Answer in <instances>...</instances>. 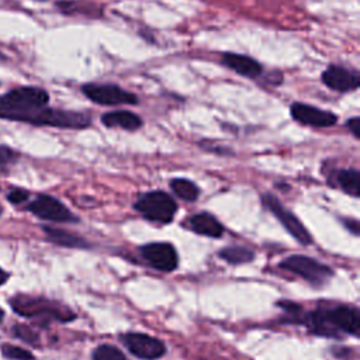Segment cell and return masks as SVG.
<instances>
[{
    "instance_id": "3957f363",
    "label": "cell",
    "mask_w": 360,
    "mask_h": 360,
    "mask_svg": "<svg viewBox=\"0 0 360 360\" xmlns=\"http://www.w3.org/2000/svg\"><path fill=\"white\" fill-rule=\"evenodd\" d=\"M10 305L15 314L24 318L38 319L44 325L51 321L69 322L76 316L70 308L45 297L17 294L10 300Z\"/></svg>"
},
{
    "instance_id": "7c38bea8",
    "label": "cell",
    "mask_w": 360,
    "mask_h": 360,
    "mask_svg": "<svg viewBox=\"0 0 360 360\" xmlns=\"http://www.w3.org/2000/svg\"><path fill=\"white\" fill-rule=\"evenodd\" d=\"M290 112L295 121L308 127L326 128L335 125L338 121V117L333 112L302 103H294L290 107Z\"/></svg>"
},
{
    "instance_id": "cb8c5ba5",
    "label": "cell",
    "mask_w": 360,
    "mask_h": 360,
    "mask_svg": "<svg viewBox=\"0 0 360 360\" xmlns=\"http://www.w3.org/2000/svg\"><path fill=\"white\" fill-rule=\"evenodd\" d=\"M17 159V155L13 149L8 146L0 145V167H6L7 165H11Z\"/></svg>"
},
{
    "instance_id": "4dcf8cb0",
    "label": "cell",
    "mask_w": 360,
    "mask_h": 360,
    "mask_svg": "<svg viewBox=\"0 0 360 360\" xmlns=\"http://www.w3.org/2000/svg\"><path fill=\"white\" fill-rule=\"evenodd\" d=\"M39 1H45V0H39Z\"/></svg>"
},
{
    "instance_id": "5b68a950",
    "label": "cell",
    "mask_w": 360,
    "mask_h": 360,
    "mask_svg": "<svg viewBox=\"0 0 360 360\" xmlns=\"http://www.w3.org/2000/svg\"><path fill=\"white\" fill-rule=\"evenodd\" d=\"M278 267L302 277L305 281L315 287L323 285L333 276V270L329 266L302 255H292L285 257L280 262Z\"/></svg>"
},
{
    "instance_id": "9c48e42d",
    "label": "cell",
    "mask_w": 360,
    "mask_h": 360,
    "mask_svg": "<svg viewBox=\"0 0 360 360\" xmlns=\"http://www.w3.org/2000/svg\"><path fill=\"white\" fill-rule=\"evenodd\" d=\"M143 260L156 270L173 271L179 266V256L174 246L169 242H150L139 249Z\"/></svg>"
},
{
    "instance_id": "8992f818",
    "label": "cell",
    "mask_w": 360,
    "mask_h": 360,
    "mask_svg": "<svg viewBox=\"0 0 360 360\" xmlns=\"http://www.w3.org/2000/svg\"><path fill=\"white\" fill-rule=\"evenodd\" d=\"M263 205L278 219V222L287 229V232L301 245H311L312 238L304 224L297 218L295 214L288 211L273 194H263L262 197Z\"/></svg>"
},
{
    "instance_id": "7402d4cb",
    "label": "cell",
    "mask_w": 360,
    "mask_h": 360,
    "mask_svg": "<svg viewBox=\"0 0 360 360\" xmlns=\"http://www.w3.org/2000/svg\"><path fill=\"white\" fill-rule=\"evenodd\" d=\"M0 349H1V354L10 360H34L35 359L30 350L22 349L20 346L10 345V343L1 345Z\"/></svg>"
},
{
    "instance_id": "5bb4252c",
    "label": "cell",
    "mask_w": 360,
    "mask_h": 360,
    "mask_svg": "<svg viewBox=\"0 0 360 360\" xmlns=\"http://www.w3.org/2000/svg\"><path fill=\"white\" fill-rule=\"evenodd\" d=\"M186 225L190 231L208 238H221L224 233V226L221 222L208 212H198L188 217Z\"/></svg>"
},
{
    "instance_id": "603a6c76",
    "label": "cell",
    "mask_w": 360,
    "mask_h": 360,
    "mask_svg": "<svg viewBox=\"0 0 360 360\" xmlns=\"http://www.w3.org/2000/svg\"><path fill=\"white\" fill-rule=\"evenodd\" d=\"M13 332H14V335H15L18 339H21L22 342H27V343H30V345H35V346H37L38 342H39L38 333H37L35 330H32L31 328H28L27 325L17 323V325H14Z\"/></svg>"
},
{
    "instance_id": "2e32d148",
    "label": "cell",
    "mask_w": 360,
    "mask_h": 360,
    "mask_svg": "<svg viewBox=\"0 0 360 360\" xmlns=\"http://www.w3.org/2000/svg\"><path fill=\"white\" fill-rule=\"evenodd\" d=\"M329 183L333 187H339L352 197L360 195V173L357 169H338L329 176Z\"/></svg>"
},
{
    "instance_id": "52a82bcc",
    "label": "cell",
    "mask_w": 360,
    "mask_h": 360,
    "mask_svg": "<svg viewBox=\"0 0 360 360\" xmlns=\"http://www.w3.org/2000/svg\"><path fill=\"white\" fill-rule=\"evenodd\" d=\"M27 210L39 219L52 222H77V217L55 197L39 194L28 205Z\"/></svg>"
},
{
    "instance_id": "ba28073f",
    "label": "cell",
    "mask_w": 360,
    "mask_h": 360,
    "mask_svg": "<svg viewBox=\"0 0 360 360\" xmlns=\"http://www.w3.org/2000/svg\"><path fill=\"white\" fill-rule=\"evenodd\" d=\"M83 94L91 101L103 105L136 104L138 97L115 84H96L87 83L82 87Z\"/></svg>"
},
{
    "instance_id": "7a4b0ae2",
    "label": "cell",
    "mask_w": 360,
    "mask_h": 360,
    "mask_svg": "<svg viewBox=\"0 0 360 360\" xmlns=\"http://www.w3.org/2000/svg\"><path fill=\"white\" fill-rule=\"evenodd\" d=\"M49 94L35 86H22L0 96V118L34 125L38 114L46 107Z\"/></svg>"
},
{
    "instance_id": "d4e9b609",
    "label": "cell",
    "mask_w": 360,
    "mask_h": 360,
    "mask_svg": "<svg viewBox=\"0 0 360 360\" xmlns=\"http://www.w3.org/2000/svg\"><path fill=\"white\" fill-rule=\"evenodd\" d=\"M30 197V194L25 191V190H21V188H14L11 190L8 194H7V200L11 202V204H15V205H20L22 204L24 201H27Z\"/></svg>"
},
{
    "instance_id": "4316f807",
    "label": "cell",
    "mask_w": 360,
    "mask_h": 360,
    "mask_svg": "<svg viewBox=\"0 0 360 360\" xmlns=\"http://www.w3.org/2000/svg\"><path fill=\"white\" fill-rule=\"evenodd\" d=\"M343 224H345V226H346L353 235H359L360 225H359V221H357V219H354V218H345V219H343Z\"/></svg>"
},
{
    "instance_id": "9a60e30c",
    "label": "cell",
    "mask_w": 360,
    "mask_h": 360,
    "mask_svg": "<svg viewBox=\"0 0 360 360\" xmlns=\"http://www.w3.org/2000/svg\"><path fill=\"white\" fill-rule=\"evenodd\" d=\"M222 63L245 77L256 79L262 73V65L246 55L226 52L222 55Z\"/></svg>"
},
{
    "instance_id": "ffe728a7",
    "label": "cell",
    "mask_w": 360,
    "mask_h": 360,
    "mask_svg": "<svg viewBox=\"0 0 360 360\" xmlns=\"http://www.w3.org/2000/svg\"><path fill=\"white\" fill-rule=\"evenodd\" d=\"M170 187L173 193L184 201H195L200 194V188L195 186V183H193L188 179H173L170 181Z\"/></svg>"
},
{
    "instance_id": "484cf974",
    "label": "cell",
    "mask_w": 360,
    "mask_h": 360,
    "mask_svg": "<svg viewBox=\"0 0 360 360\" xmlns=\"http://www.w3.org/2000/svg\"><path fill=\"white\" fill-rule=\"evenodd\" d=\"M346 127L350 129V132L353 134V136H354L356 139L360 138V120H359V117L350 118V120L346 122Z\"/></svg>"
},
{
    "instance_id": "44dd1931",
    "label": "cell",
    "mask_w": 360,
    "mask_h": 360,
    "mask_svg": "<svg viewBox=\"0 0 360 360\" xmlns=\"http://www.w3.org/2000/svg\"><path fill=\"white\" fill-rule=\"evenodd\" d=\"M91 360H125V354L118 347L104 343L94 349Z\"/></svg>"
},
{
    "instance_id": "4fadbf2b",
    "label": "cell",
    "mask_w": 360,
    "mask_h": 360,
    "mask_svg": "<svg viewBox=\"0 0 360 360\" xmlns=\"http://www.w3.org/2000/svg\"><path fill=\"white\" fill-rule=\"evenodd\" d=\"M322 83L335 91L346 93L359 87L360 75L356 70H350L338 65H330L322 73Z\"/></svg>"
},
{
    "instance_id": "ac0fdd59",
    "label": "cell",
    "mask_w": 360,
    "mask_h": 360,
    "mask_svg": "<svg viewBox=\"0 0 360 360\" xmlns=\"http://www.w3.org/2000/svg\"><path fill=\"white\" fill-rule=\"evenodd\" d=\"M101 122L108 128H122L127 131H135L142 127L139 115L131 111H110L101 117Z\"/></svg>"
},
{
    "instance_id": "e0dca14e",
    "label": "cell",
    "mask_w": 360,
    "mask_h": 360,
    "mask_svg": "<svg viewBox=\"0 0 360 360\" xmlns=\"http://www.w3.org/2000/svg\"><path fill=\"white\" fill-rule=\"evenodd\" d=\"M42 231L46 235L48 240L55 243V245H59V246H63V248H75V249H87V248H90V243L84 238H82L76 233L68 232L65 229H59V228L45 225V226H42Z\"/></svg>"
},
{
    "instance_id": "8fae6325",
    "label": "cell",
    "mask_w": 360,
    "mask_h": 360,
    "mask_svg": "<svg viewBox=\"0 0 360 360\" xmlns=\"http://www.w3.org/2000/svg\"><path fill=\"white\" fill-rule=\"evenodd\" d=\"M91 118L84 112L66 111L45 107L34 121V125H49L58 128H75L82 129L89 127Z\"/></svg>"
},
{
    "instance_id": "30bf717a",
    "label": "cell",
    "mask_w": 360,
    "mask_h": 360,
    "mask_svg": "<svg viewBox=\"0 0 360 360\" xmlns=\"http://www.w3.org/2000/svg\"><path fill=\"white\" fill-rule=\"evenodd\" d=\"M120 339L134 356L143 360H155L166 353L165 343L146 333L128 332L121 335Z\"/></svg>"
},
{
    "instance_id": "6da1fadb",
    "label": "cell",
    "mask_w": 360,
    "mask_h": 360,
    "mask_svg": "<svg viewBox=\"0 0 360 360\" xmlns=\"http://www.w3.org/2000/svg\"><path fill=\"white\" fill-rule=\"evenodd\" d=\"M291 322L305 325L312 333L325 338H339L340 332L359 336L360 314L356 307L336 305L332 308H318L301 315V308L290 314Z\"/></svg>"
},
{
    "instance_id": "277c9868",
    "label": "cell",
    "mask_w": 360,
    "mask_h": 360,
    "mask_svg": "<svg viewBox=\"0 0 360 360\" xmlns=\"http://www.w3.org/2000/svg\"><path fill=\"white\" fill-rule=\"evenodd\" d=\"M134 208L149 221L169 224L176 215L177 204L167 193L155 190L139 195L134 202Z\"/></svg>"
},
{
    "instance_id": "d6986e66",
    "label": "cell",
    "mask_w": 360,
    "mask_h": 360,
    "mask_svg": "<svg viewBox=\"0 0 360 360\" xmlns=\"http://www.w3.org/2000/svg\"><path fill=\"white\" fill-rule=\"evenodd\" d=\"M218 256L231 264H243L255 259V253L245 246H228L219 250Z\"/></svg>"
},
{
    "instance_id": "f546056e",
    "label": "cell",
    "mask_w": 360,
    "mask_h": 360,
    "mask_svg": "<svg viewBox=\"0 0 360 360\" xmlns=\"http://www.w3.org/2000/svg\"><path fill=\"white\" fill-rule=\"evenodd\" d=\"M1 212H3V208H1V205H0V215H1Z\"/></svg>"
},
{
    "instance_id": "83f0119b",
    "label": "cell",
    "mask_w": 360,
    "mask_h": 360,
    "mask_svg": "<svg viewBox=\"0 0 360 360\" xmlns=\"http://www.w3.org/2000/svg\"><path fill=\"white\" fill-rule=\"evenodd\" d=\"M7 278H8V274L3 269H0V285L4 284L7 281Z\"/></svg>"
},
{
    "instance_id": "f1b7e54d",
    "label": "cell",
    "mask_w": 360,
    "mask_h": 360,
    "mask_svg": "<svg viewBox=\"0 0 360 360\" xmlns=\"http://www.w3.org/2000/svg\"><path fill=\"white\" fill-rule=\"evenodd\" d=\"M3 318H4V311L1 309V307H0V322L3 321Z\"/></svg>"
}]
</instances>
